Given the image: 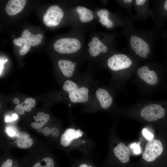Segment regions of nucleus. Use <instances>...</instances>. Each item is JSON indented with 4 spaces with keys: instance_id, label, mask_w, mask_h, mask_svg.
I'll list each match as a JSON object with an SVG mask.
<instances>
[{
    "instance_id": "nucleus-24",
    "label": "nucleus",
    "mask_w": 167,
    "mask_h": 167,
    "mask_svg": "<svg viewBox=\"0 0 167 167\" xmlns=\"http://www.w3.org/2000/svg\"><path fill=\"white\" fill-rule=\"evenodd\" d=\"M51 134L53 137H57L59 134V130L57 128L53 127L51 130Z\"/></svg>"
},
{
    "instance_id": "nucleus-17",
    "label": "nucleus",
    "mask_w": 167,
    "mask_h": 167,
    "mask_svg": "<svg viewBox=\"0 0 167 167\" xmlns=\"http://www.w3.org/2000/svg\"><path fill=\"white\" fill-rule=\"evenodd\" d=\"M72 167H95L92 163L87 160L76 162Z\"/></svg>"
},
{
    "instance_id": "nucleus-9",
    "label": "nucleus",
    "mask_w": 167,
    "mask_h": 167,
    "mask_svg": "<svg viewBox=\"0 0 167 167\" xmlns=\"http://www.w3.org/2000/svg\"><path fill=\"white\" fill-rule=\"evenodd\" d=\"M84 132L79 129L70 128L66 129L61 138L60 143L64 147L70 145L74 140L82 137Z\"/></svg>"
},
{
    "instance_id": "nucleus-5",
    "label": "nucleus",
    "mask_w": 167,
    "mask_h": 167,
    "mask_svg": "<svg viewBox=\"0 0 167 167\" xmlns=\"http://www.w3.org/2000/svg\"><path fill=\"white\" fill-rule=\"evenodd\" d=\"M139 109L140 117L148 122H153L163 118L166 111L162 105L156 101L143 99L132 106Z\"/></svg>"
},
{
    "instance_id": "nucleus-34",
    "label": "nucleus",
    "mask_w": 167,
    "mask_h": 167,
    "mask_svg": "<svg viewBox=\"0 0 167 167\" xmlns=\"http://www.w3.org/2000/svg\"><path fill=\"white\" fill-rule=\"evenodd\" d=\"M164 7L165 9L167 11V0L165 1V2Z\"/></svg>"
},
{
    "instance_id": "nucleus-22",
    "label": "nucleus",
    "mask_w": 167,
    "mask_h": 167,
    "mask_svg": "<svg viewBox=\"0 0 167 167\" xmlns=\"http://www.w3.org/2000/svg\"><path fill=\"white\" fill-rule=\"evenodd\" d=\"M131 147L133 150L135 154H137L141 152L139 144L135 143H133L131 145Z\"/></svg>"
},
{
    "instance_id": "nucleus-8",
    "label": "nucleus",
    "mask_w": 167,
    "mask_h": 167,
    "mask_svg": "<svg viewBox=\"0 0 167 167\" xmlns=\"http://www.w3.org/2000/svg\"><path fill=\"white\" fill-rule=\"evenodd\" d=\"M64 15L62 10L57 5L50 6L44 15L43 21L47 26L53 27L58 25Z\"/></svg>"
},
{
    "instance_id": "nucleus-29",
    "label": "nucleus",
    "mask_w": 167,
    "mask_h": 167,
    "mask_svg": "<svg viewBox=\"0 0 167 167\" xmlns=\"http://www.w3.org/2000/svg\"><path fill=\"white\" fill-rule=\"evenodd\" d=\"M5 120L6 122H10L13 121L12 117L6 116L5 117Z\"/></svg>"
},
{
    "instance_id": "nucleus-26",
    "label": "nucleus",
    "mask_w": 167,
    "mask_h": 167,
    "mask_svg": "<svg viewBox=\"0 0 167 167\" xmlns=\"http://www.w3.org/2000/svg\"><path fill=\"white\" fill-rule=\"evenodd\" d=\"M43 133L44 135L48 136L51 133V130L49 128L47 127H45L43 129Z\"/></svg>"
},
{
    "instance_id": "nucleus-18",
    "label": "nucleus",
    "mask_w": 167,
    "mask_h": 167,
    "mask_svg": "<svg viewBox=\"0 0 167 167\" xmlns=\"http://www.w3.org/2000/svg\"><path fill=\"white\" fill-rule=\"evenodd\" d=\"M6 131L7 134L11 137L16 135L17 133L16 128L14 126L11 125L7 126L6 127Z\"/></svg>"
},
{
    "instance_id": "nucleus-10",
    "label": "nucleus",
    "mask_w": 167,
    "mask_h": 167,
    "mask_svg": "<svg viewBox=\"0 0 167 167\" xmlns=\"http://www.w3.org/2000/svg\"><path fill=\"white\" fill-rule=\"evenodd\" d=\"M58 66L62 73L66 77L71 79L77 75L75 73L76 63L65 59H62L58 62Z\"/></svg>"
},
{
    "instance_id": "nucleus-3",
    "label": "nucleus",
    "mask_w": 167,
    "mask_h": 167,
    "mask_svg": "<svg viewBox=\"0 0 167 167\" xmlns=\"http://www.w3.org/2000/svg\"><path fill=\"white\" fill-rule=\"evenodd\" d=\"M132 83L142 95L149 96L156 90L160 82V75L156 71L145 65L138 68L135 72Z\"/></svg>"
},
{
    "instance_id": "nucleus-13",
    "label": "nucleus",
    "mask_w": 167,
    "mask_h": 167,
    "mask_svg": "<svg viewBox=\"0 0 167 167\" xmlns=\"http://www.w3.org/2000/svg\"><path fill=\"white\" fill-rule=\"evenodd\" d=\"M22 37L25 40L30 46H35L40 44L43 35L40 33L36 34H32L28 29L24 30L22 34Z\"/></svg>"
},
{
    "instance_id": "nucleus-16",
    "label": "nucleus",
    "mask_w": 167,
    "mask_h": 167,
    "mask_svg": "<svg viewBox=\"0 0 167 167\" xmlns=\"http://www.w3.org/2000/svg\"><path fill=\"white\" fill-rule=\"evenodd\" d=\"M33 143V140L31 138L24 140H17V146L19 148L23 149H26L30 147Z\"/></svg>"
},
{
    "instance_id": "nucleus-27",
    "label": "nucleus",
    "mask_w": 167,
    "mask_h": 167,
    "mask_svg": "<svg viewBox=\"0 0 167 167\" xmlns=\"http://www.w3.org/2000/svg\"><path fill=\"white\" fill-rule=\"evenodd\" d=\"M146 1L145 0H136V4L138 5H143Z\"/></svg>"
},
{
    "instance_id": "nucleus-4",
    "label": "nucleus",
    "mask_w": 167,
    "mask_h": 167,
    "mask_svg": "<svg viewBox=\"0 0 167 167\" xmlns=\"http://www.w3.org/2000/svg\"><path fill=\"white\" fill-rule=\"evenodd\" d=\"M116 93L109 86H98L84 105L87 109L93 110L109 109L114 105Z\"/></svg>"
},
{
    "instance_id": "nucleus-11",
    "label": "nucleus",
    "mask_w": 167,
    "mask_h": 167,
    "mask_svg": "<svg viewBox=\"0 0 167 167\" xmlns=\"http://www.w3.org/2000/svg\"><path fill=\"white\" fill-rule=\"evenodd\" d=\"M114 154L119 162L126 164L130 161V153L128 148L123 143H119L113 149Z\"/></svg>"
},
{
    "instance_id": "nucleus-36",
    "label": "nucleus",
    "mask_w": 167,
    "mask_h": 167,
    "mask_svg": "<svg viewBox=\"0 0 167 167\" xmlns=\"http://www.w3.org/2000/svg\"><path fill=\"white\" fill-rule=\"evenodd\" d=\"M123 1L126 3H129L132 2V0H124Z\"/></svg>"
},
{
    "instance_id": "nucleus-19",
    "label": "nucleus",
    "mask_w": 167,
    "mask_h": 167,
    "mask_svg": "<svg viewBox=\"0 0 167 167\" xmlns=\"http://www.w3.org/2000/svg\"><path fill=\"white\" fill-rule=\"evenodd\" d=\"M16 136L17 140L27 139L29 138V134L24 131L18 132Z\"/></svg>"
},
{
    "instance_id": "nucleus-28",
    "label": "nucleus",
    "mask_w": 167,
    "mask_h": 167,
    "mask_svg": "<svg viewBox=\"0 0 167 167\" xmlns=\"http://www.w3.org/2000/svg\"><path fill=\"white\" fill-rule=\"evenodd\" d=\"M23 106L25 110L27 112L30 111L32 109V107L27 105H24Z\"/></svg>"
},
{
    "instance_id": "nucleus-21",
    "label": "nucleus",
    "mask_w": 167,
    "mask_h": 167,
    "mask_svg": "<svg viewBox=\"0 0 167 167\" xmlns=\"http://www.w3.org/2000/svg\"><path fill=\"white\" fill-rule=\"evenodd\" d=\"M142 133L143 136L148 140H149L153 138V135L146 128L143 129Z\"/></svg>"
},
{
    "instance_id": "nucleus-14",
    "label": "nucleus",
    "mask_w": 167,
    "mask_h": 167,
    "mask_svg": "<svg viewBox=\"0 0 167 167\" xmlns=\"http://www.w3.org/2000/svg\"><path fill=\"white\" fill-rule=\"evenodd\" d=\"M14 44L21 48L19 53L21 55L26 54L30 49V46L22 37H19L13 40Z\"/></svg>"
},
{
    "instance_id": "nucleus-6",
    "label": "nucleus",
    "mask_w": 167,
    "mask_h": 167,
    "mask_svg": "<svg viewBox=\"0 0 167 167\" xmlns=\"http://www.w3.org/2000/svg\"><path fill=\"white\" fill-rule=\"evenodd\" d=\"M163 150L161 142L157 139H152L147 143L142 155V158L148 163H152L161 154Z\"/></svg>"
},
{
    "instance_id": "nucleus-32",
    "label": "nucleus",
    "mask_w": 167,
    "mask_h": 167,
    "mask_svg": "<svg viewBox=\"0 0 167 167\" xmlns=\"http://www.w3.org/2000/svg\"><path fill=\"white\" fill-rule=\"evenodd\" d=\"M11 117L13 121L16 120L18 118L17 115L15 113L13 114Z\"/></svg>"
},
{
    "instance_id": "nucleus-33",
    "label": "nucleus",
    "mask_w": 167,
    "mask_h": 167,
    "mask_svg": "<svg viewBox=\"0 0 167 167\" xmlns=\"http://www.w3.org/2000/svg\"><path fill=\"white\" fill-rule=\"evenodd\" d=\"M43 129L42 128H40L37 129V132L39 133H41L43 132Z\"/></svg>"
},
{
    "instance_id": "nucleus-12",
    "label": "nucleus",
    "mask_w": 167,
    "mask_h": 167,
    "mask_svg": "<svg viewBox=\"0 0 167 167\" xmlns=\"http://www.w3.org/2000/svg\"><path fill=\"white\" fill-rule=\"evenodd\" d=\"M27 2L26 0H10L7 3L5 11L9 15H14L21 11Z\"/></svg>"
},
{
    "instance_id": "nucleus-30",
    "label": "nucleus",
    "mask_w": 167,
    "mask_h": 167,
    "mask_svg": "<svg viewBox=\"0 0 167 167\" xmlns=\"http://www.w3.org/2000/svg\"><path fill=\"white\" fill-rule=\"evenodd\" d=\"M13 102L17 105L19 104V101L18 99L17 98H15L13 100Z\"/></svg>"
},
{
    "instance_id": "nucleus-1",
    "label": "nucleus",
    "mask_w": 167,
    "mask_h": 167,
    "mask_svg": "<svg viewBox=\"0 0 167 167\" xmlns=\"http://www.w3.org/2000/svg\"><path fill=\"white\" fill-rule=\"evenodd\" d=\"M98 86L92 75H77L64 82L62 93V99L69 103V105L85 104Z\"/></svg>"
},
{
    "instance_id": "nucleus-7",
    "label": "nucleus",
    "mask_w": 167,
    "mask_h": 167,
    "mask_svg": "<svg viewBox=\"0 0 167 167\" xmlns=\"http://www.w3.org/2000/svg\"><path fill=\"white\" fill-rule=\"evenodd\" d=\"M77 39L72 38H61L56 41L54 47L57 52L62 54H70L76 52L79 49L77 47Z\"/></svg>"
},
{
    "instance_id": "nucleus-31",
    "label": "nucleus",
    "mask_w": 167,
    "mask_h": 167,
    "mask_svg": "<svg viewBox=\"0 0 167 167\" xmlns=\"http://www.w3.org/2000/svg\"><path fill=\"white\" fill-rule=\"evenodd\" d=\"M109 28H112L113 25V22L110 20H109Z\"/></svg>"
},
{
    "instance_id": "nucleus-23",
    "label": "nucleus",
    "mask_w": 167,
    "mask_h": 167,
    "mask_svg": "<svg viewBox=\"0 0 167 167\" xmlns=\"http://www.w3.org/2000/svg\"><path fill=\"white\" fill-rule=\"evenodd\" d=\"M23 103L17 105L15 108V111L20 115H23L24 113L25 109L23 105Z\"/></svg>"
},
{
    "instance_id": "nucleus-2",
    "label": "nucleus",
    "mask_w": 167,
    "mask_h": 167,
    "mask_svg": "<svg viewBox=\"0 0 167 167\" xmlns=\"http://www.w3.org/2000/svg\"><path fill=\"white\" fill-rule=\"evenodd\" d=\"M133 61L123 54L113 55L108 59L107 65L111 71L109 86L117 93L122 90L135 73Z\"/></svg>"
},
{
    "instance_id": "nucleus-15",
    "label": "nucleus",
    "mask_w": 167,
    "mask_h": 167,
    "mask_svg": "<svg viewBox=\"0 0 167 167\" xmlns=\"http://www.w3.org/2000/svg\"><path fill=\"white\" fill-rule=\"evenodd\" d=\"M35 121L39 122L44 125L49 120L50 117L49 114L43 112H39L36 117L34 116Z\"/></svg>"
},
{
    "instance_id": "nucleus-25",
    "label": "nucleus",
    "mask_w": 167,
    "mask_h": 167,
    "mask_svg": "<svg viewBox=\"0 0 167 167\" xmlns=\"http://www.w3.org/2000/svg\"><path fill=\"white\" fill-rule=\"evenodd\" d=\"M44 125L40 122H33L31 123L32 127L36 129H38L41 128Z\"/></svg>"
},
{
    "instance_id": "nucleus-20",
    "label": "nucleus",
    "mask_w": 167,
    "mask_h": 167,
    "mask_svg": "<svg viewBox=\"0 0 167 167\" xmlns=\"http://www.w3.org/2000/svg\"><path fill=\"white\" fill-rule=\"evenodd\" d=\"M23 104L28 105L32 108L34 107L36 103V100L32 98H28L26 99L24 102Z\"/></svg>"
},
{
    "instance_id": "nucleus-35",
    "label": "nucleus",
    "mask_w": 167,
    "mask_h": 167,
    "mask_svg": "<svg viewBox=\"0 0 167 167\" xmlns=\"http://www.w3.org/2000/svg\"><path fill=\"white\" fill-rule=\"evenodd\" d=\"M92 45H92V41H91L88 44V47L89 48H90Z\"/></svg>"
}]
</instances>
